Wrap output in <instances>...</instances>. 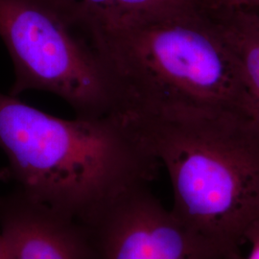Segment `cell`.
<instances>
[{
  "mask_svg": "<svg viewBox=\"0 0 259 259\" xmlns=\"http://www.w3.org/2000/svg\"><path fill=\"white\" fill-rule=\"evenodd\" d=\"M90 18L104 23L174 16L204 10L202 0H76Z\"/></svg>",
  "mask_w": 259,
  "mask_h": 259,
  "instance_id": "cell-8",
  "label": "cell"
},
{
  "mask_svg": "<svg viewBox=\"0 0 259 259\" xmlns=\"http://www.w3.org/2000/svg\"><path fill=\"white\" fill-rule=\"evenodd\" d=\"M166 169L171 211L214 259H243L259 224V121L208 106L121 114Z\"/></svg>",
  "mask_w": 259,
  "mask_h": 259,
  "instance_id": "cell-1",
  "label": "cell"
},
{
  "mask_svg": "<svg viewBox=\"0 0 259 259\" xmlns=\"http://www.w3.org/2000/svg\"><path fill=\"white\" fill-rule=\"evenodd\" d=\"M88 228L97 259H214L149 185L123 195Z\"/></svg>",
  "mask_w": 259,
  "mask_h": 259,
  "instance_id": "cell-5",
  "label": "cell"
},
{
  "mask_svg": "<svg viewBox=\"0 0 259 259\" xmlns=\"http://www.w3.org/2000/svg\"><path fill=\"white\" fill-rule=\"evenodd\" d=\"M247 244L250 246V250L245 259H259V224L249 233Z\"/></svg>",
  "mask_w": 259,
  "mask_h": 259,
  "instance_id": "cell-10",
  "label": "cell"
},
{
  "mask_svg": "<svg viewBox=\"0 0 259 259\" xmlns=\"http://www.w3.org/2000/svg\"><path fill=\"white\" fill-rule=\"evenodd\" d=\"M0 149L3 181L85 226L160 166L119 114L63 119L1 93Z\"/></svg>",
  "mask_w": 259,
  "mask_h": 259,
  "instance_id": "cell-2",
  "label": "cell"
},
{
  "mask_svg": "<svg viewBox=\"0 0 259 259\" xmlns=\"http://www.w3.org/2000/svg\"><path fill=\"white\" fill-rule=\"evenodd\" d=\"M259 103V12L205 11Z\"/></svg>",
  "mask_w": 259,
  "mask_h": 259,
  "instance_id": "cell-7",
  "label": "cell"
},
{
  "mask_svg": "<svg viewBox=\"0 0 259 259\" xmlns=\"http://www.w3.org/2000/svg\"><path fill=\"white\" fill-rule=\"evenodd\" d=\"M0 259H14L9 244L5 237L0 233Z\"/></svg>",
  "mask_w": 259,
  "mask_h": 259,
  "instance_id": "cell-11",
  "label": "cell"
},
{
  "mask_svg": "<svg viewBox=\"0 0 259 259\" xmlns=\"http://www.w3.org/2000/svg\"><path fill=\"white\" fill-rule=\"evenodd\" d=\"M0 227L14 259H97L85 225L17 189L0 196Z\"/></svg>",
  "mask_w": 259,
  "mask_h": 259,
  "instance_id": "cell-6",
  "label": "cell"
},
{
  "mask_svg": "<svg viewBox=\"0 0 259 259\" xmlns=\"http://www.w3.org/2000/svg\"><path fill=\"white\" fill-rule=\"evenodd\" d=\"M84 19L120 114L196 105L259 121V103L205 10L120 23Z\"/></svg>",
  "mask_w": 259,
  "mask_h": 259,
  "instance_id": "cell-3",
  "label": "cell"
},
{
  "mask_svg": "<svg viewBox=\"0 0 259 259\" xmlns=\"http://www.w3.org/2000/svg\"><path fill=\"white\" fill-rule=\"evenodd\" d=\"M0 38L15 69L10 95L47 92L79 117L118 114L111 76L76 0H0Z\"/></svg>",
  "mask_w": 259,
  "mask_h": 259,
  "instance_id": "cell-4",
  "label": "cell"
},
{
  "mask_svg": "<svg viewBox=\"0 0 259 259\" xmlns=\"http://www.w3.org/2000/svg\"><path fill=\"white\" fill-rule=\"evenodd\" d=\"M205 11L250 10L259 12V0H202Z\"/></svg>",
  "mask_w": 259,
  "mask_h": 259,
  "instance_id": "cell-9",
  "label": "cell"
}]
</instances>
